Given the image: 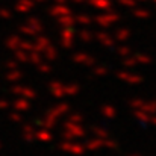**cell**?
Returning a JSON list of instances; mask_svg holds the SVG:
<instances>
[{"mask_svg": "<svg viewBox=\"0 0 156 156\" xmlns=\"http://www.w3.org/2000/svg\"><path fill=\"white\" fill-rule=\"evenodd\" d=\"M155 123H156V118H155Z\"/></svg>", "mask_w": 156, "mask_h": 156, "instance_id": "cell-1", "label": "cell"}]
</instances>
